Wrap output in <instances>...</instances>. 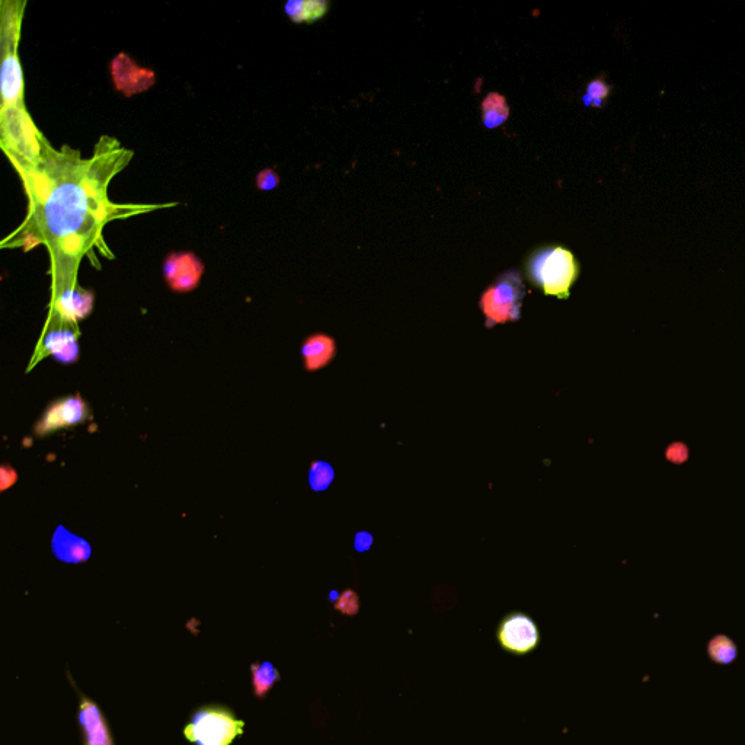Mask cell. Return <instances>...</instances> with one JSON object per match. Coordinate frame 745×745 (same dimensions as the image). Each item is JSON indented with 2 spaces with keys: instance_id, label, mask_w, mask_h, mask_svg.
<instances>
[{
  "instance_id": "cell-1",
  "label": "cell",
  "mask_w": 745,
  "mask_h": 745,
  "mask_svg": "<svg viewBox=\"0 0 745 745\" xmlns=\"http://www.w3.org/2000/svg\"><path fill=\"white\" fill-rule=\"evenodd\" d=\"M133 152L117 139L102 136L94 156L83 159L69 146L54 149L44 137L41 153L30 162H12L24 184L28 214L24 223L3 241V248L25 251L44 245L49 251L53 297L78 284L79 265L88 258L101 267L98 255L113 260L104 229L113 220L178 206L120 204L108 197V187L129 165Z\"/></svg>"
},
{
  "instance_id": "cell-2",
  "label": "cell",
  "mask_w": 745,
  "mask_h": 745,
  "mask_svg": "<svg viewBox=\"0 0 745 745\" xmlns=\"http://www.w3.org/2000/svg\"><path fill=\"white\" fill-rule=\"evenodd\" d=\"M27 2H2V110L27 111L25 83L19 62L18 44Z\"/></svg>"
},
{
  "instance_id": "cell-3",
  "label": "cell",
  "mask_w": 745,
  "mask_h": 745,
  "mask_svg": "<svg viewBox=\"0 0 745 745\" xmlns=\"http://www.w3.org/2000/svg\"><path fill=\"white\" fill-rule=\"evenodd\" d=\"M526 274L546 296L564 300L568 299L572 284L580 276V265L567 248L551 245L529 255Z\"/></svg>"
},
{
  "instance_id": "cell-4",
  "label": "cell",
  "mask_w": 745,
  "mask_h": 745,
  "mask_svg": "<svg viewBox=\"0 0 745 745\" xmlns=\"http://www.w3.org/2000/svg\"><path fill=\"white\" fill-rule=\"evenodd\" d=\"M524 296L526 286L519 271H505L497 277L479 300V308L485 315L486 328L520 321Z\"/></svg>"
},
{
  "instance_id": "cell-5",
  "label": "cell",
  "mask_w": 745,
  "mask_h": 745,
  "mask_svg": "<svg viewBox=\"0 0 745 745\" xmlns=\"http://www.w3.org/2000/svg\"><path fill=\"white\" fill-rule=\"evenodd\" d=\"M245 722L226 706H203L191 716L184 729L185 738L194 745H230L241 737Z\"/></svg>"
},
{
  "instance_id": "cell-6",
  "label": "cell",
  "mask_w": 745,
  "mask_h": 745,
  "mask_svg": "<svg viewBox=\"0 0 745 745\" xmlns=\"http://www.w3.org/2000/svg\"><path fill=\"white\" fill-rule=\"evenodd\" d=\"M497 639L504 651L527 655L540 644V632L535 620L526 613H510L498 626Z\"/></svg>"
},
{
  "instance_id": "cell-7",
  "label": "cell",
  "mask_w": 745,
  "mask_h": 745,
  "mask_svg": "<svg viewBox=\"0 0 745 745\" xmlns=\"http://www.w3.org/2000/svg\"><path fill=\"white\" fill-rule=\"evenodd\" d=\"M89 415V406L81 395L66 396L54 401L44 411L43 417L35 424L34 433L44 437L63 428L76 427L88 420Z\"/></svg>"
},
{
  "instance_id": "cell-8",
  "label": "cell",
  "mask_w": 745,
  "mask_h": 745,
  "mask_svg": "<svg viewBox=\"0 0 745 745\" xmlns=\"http://www.w3.org/2000/svg\"><path fill=\"white\" fill-rule=\"evenodd\" d=\"M204 268L194 252H171L163 261L162 274L172 292L190 293L200 286Z\"/></svg>"
},
{
  "instance_id": "cell-9",
  "label": "cell",
  "mask_w": 745,
  "mask_h": 745,
  "mask_svg": "<svg viewBox=\"0 0 745 745\" xmlns=\"http://www.w3.org/2000/svg\"><path fill=\"white\" fill-rule=\"evenodd\" d=\"M114 88L124 97H134L149 91L156 83L155 72L137 66L126 53L117 54L110 65Z\"/></svg>"
},
{
  "instance_id": "cell-10",
  "label": "cell",
  "mask_w": 745,
  "mask_h": 745,
  "mask_svg": "<svg viewBox=\"0 0 745 745\" xmlns=\"http://www.w3.org/2000/svg\"><path fill=\"white\" fill-rule=\"evenodd\" d=\"M94 308V292L83 289L79 284L69 287L59 296L53 297V302H51V312H53L54 318L72 325L88 318L94 312Z\"/></svg>"
},
{
  "instance_id": "cell-11",
  "label": "cell",
  "mask_w": 745,
  "mask_h": 745,
  "mask_svg": "<svg viewBox=\"0 0 745 745\" xmlns=\"http://www.w3.org/2000/svg\"><path fill=\"white\" fill-rule=\"evenodd\" d=\"M57 319V318H56ZM43 348L54 360L62 364H75L79 360L78 334L72 324L57 319V325L51 326L43 338Z\"/></svg>"
},
{
  "instance_id": "cell-12",
  "label": "cell",
  "mask_w": 745,
  "mask_h": 745,
  "mask_svg": "<svg viewBox=\"0 0 745 745\" xmlns=\"http://www.w3.org/2000/svg\"><path fill=\"white\" fill-rule=\"evenodd\" d=\"M78 719L83 732V745H114L107 719L94 700L81 696Z\"/></svg>"
},
{
  "instance_id": "cell-13",
  "label": "cell",
  "mask_w": 745,
  "mask_h": 745,
  "mask_svg": "<svg viewBox=\"0 0 745 745\" xmlns=\"http://www.w3.org/2000/svg\"><path fill=\"white\" fill-rule=\"evenodd\" d=\"M51 552L63 564H85L91 558L92 546L88 540L76 536L65 526H59L51 537Z\"/></svg>"
},
{
  "instance_id": "cell-14",
  "label": "cell",
  "mask_w": 745,
  "mask_h": 745,
  "mask_svg": "<svg viewBox=\"0 0 745 745\" xmlns=\"http://www.w3.org/2000/svg\"><path fill=\"white\" fill-rule=\"evenodd\" d=\"M300 353L305 361L306 372H318L334 360L337 354V344L329 335L313 334L303 341Z\"/></svg>"
},
{
  "instance_id": "cell-15",
  "label": "cell",
  "mask_w": 745,
  "mask_h": 745,
  "mask_svg": "<svg viewBox=\"0 0 745 745\" xmlns=\"http://www.w3.org/2000/svg\"><path fill=\"white\" fill-rule=\"evenodd\" d=\"M329 9L326 0H290L284 5V12L294 24H312L325 17Z\"/></svg>"
},
{
  "instance_id": "cell-16",
  "label": "cell",
  "mask_w": 745,
  "mask_h": 745,
  "mask_svg": "<svg viewBox=\"0 0 745 745\" xmlns=\"http://www.w3.org/2000/svg\"><path fill=\"white\" fill-rule=\"evenodd\" d=\"M508 117H510V107L503 95L491 92L482 101V123L486 129H498L503 126Z\"/></svg>"
},
{
  "instance_id": "cell-17",
  "label": "cell",
  "mask_w": 745,
  "mask_h": 745,
  "mask_svg": "<svg viewBox=\"0 0 745 745\" xmlns=\"http://www.w3.org/2000/svg\"><path fill=\"white\" fill-rule=\"evenodd\" d=\"M252 673V687H254V695L258 699H265V696L273 690L274 684L280 681V673L273 664L268 663H254L251 665Z\"/></svg>"
},
{
  "instance_id": "cell-18",
  "label": "cell",
  "mask_w": 745,
  "mask_h": 745,
  "mask_svg": "<svg viewBox=\"0 0 745 745\" xmlns=\"http://www.w3.org/2000/svg\"><path fill=\"white\" fill-rule=\"evenodd\" d=\"M709 658L716 664H731L737 658V645L728 636L718 635L708 644Z\"/></svg>"
},
{
  "instance_id": "cell-19",
  "label": "cell",
  "mask_w": 745,
  "mask_h": 745,
  "mask_svg": "<svg viewBox=\"0 0 745 745\" xmlns=\"http://www.w3.org/2000/svg\"><path fill=\"white\" fill-rule=\"evenodd\" d=\"M335 479V470L324 460H316L310 465L309 485L315 492H324Z\"/></svg>"
},
{
  "instance_id": "cell-20",
  "label": "cell",
  "mask_w": 745,
  "mask_h": 745,
  "mask_svg": "<svg viewBox=\"0 0 745 745\" xmlns=\"http://www.w3.org/2000/svg\"><path fill=\"white\" fill-rule=\"evenodd\" d=\"M610 94H612V85H609L603 78L593 79L585 89L584 105L585 107L603 108Z\"/></svg>"
},
{
  "instance_id": "cell-21",
  "label": "cell",
  "mask_w": 745,
  "mask_h": 745,
  "mask_svg": "<svg viewBox=\"0 0 745 745\" xmlns=\"http://www.w3.org/2000/svg\"><path fill=\"white\" fill-rule=\"evenodd\" d=\"M335 609L342 615L356 616L358 609H360V600H358L356 591L345 590L344 593L340 594L338 600L335 601Z\"/></svg>"
},
{
  "instance_id": "cell-22",
  "label": "cell",
  "mask_w": 745,
  "mask_h": 745,
  "mask_svg": "<svg viewBox=\"0 0 745 745\" xmlns=\"http://www.w3.org/2000/svg\"><path fill=\"white\" fill-rule=\"evenodd\" d=\"M255 184H257V188L260 191L276 190L278 184H280V175L274 169H262V171L258 172L257 178H255Z\"/></svg>"
},
{
  "instance_id": "cell-23",
  "label": "cell",
  "mask_w": 745,
  "mask_h": 745,
  "mask_svg": "<svg viewBox=\"0 0 745 745\" xmlns=\"http://www.w3.org/2000/svg\"><path fill=\"white\" fill-rule=\"evenodd\" d=\"M18 482L17 470L9 465H3L0 468V491H6V489L12 488Z\"/></svg>"
},
{
  "instance_id": "cell-24",
  "label": "cell",
  "mask_w": 745,
  "mask_h": 745,
  "mask_svg": "<svg viewBox=\"0 0 745 745\" xmlns=\"http://www.w3.org/2000/svg\"><path fill=\"white\" fill-rule=\"evenodd\" d=\"M373 543V537L372 535H369L367 532H361L358 533L356 536V539H354V548L357 549V551L364 552L369 551L370 546H372Z\"/></svg>"
}]
</instances>
